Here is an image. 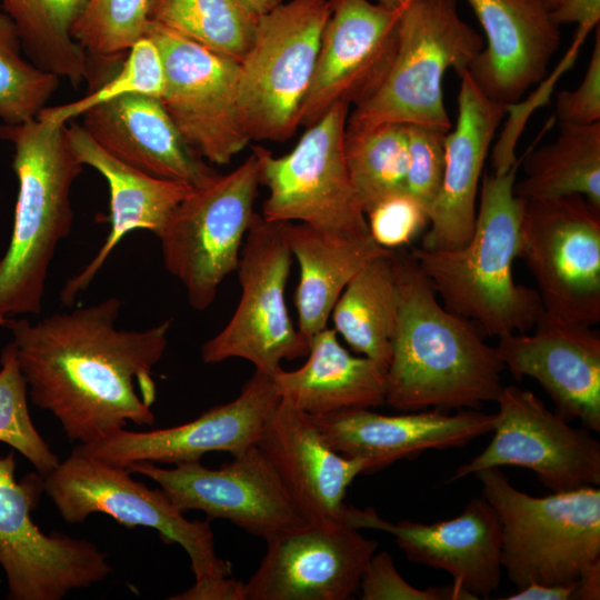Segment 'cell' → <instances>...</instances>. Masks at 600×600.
Here are the masks:
<instances>
[{
	"mask_svg": "<svg viewBox=\"0 0 600 600\" xmlns=\"http://www.w3.org/2000/svg\"><path fill=\"white\" fill-rule=\"evenodd\" d=\"M121 300L58 312L36 322L9 321L28 396L88 444L129 422L153 426L152 370L168 346L172 319L143 330L116 326Z\"/></svg>",
	"mask_w": 600,
	"mask_h": 600,
	"instance_id": "1",
	"label": "cell"
},
{
	"mask_svg": "<svg viewBox=\"0 0 600 600\" xmlns=\"http://www.w3.org/2000/svg\"><path fill=\"white\" fill-rule=\"evenodd\" d=\"M400 303L386 404L400 411L478 409L496 401L504 369L474 323L448 310L411 253L394 250Z\"/></svg>",
	"mask_w": 600,
	"mask_h": 600,
	"instance_id": "2",
	"label": "cell"
},
{
	"mask_svg": "<svg viewBox=\"0 0 600 600\" xmlns=\"http://www.w3.org/2000/svg\"><path fill=\"white\" fill-rule=\"evenodd\" d=\"M521 158L504 172L483 173L474 230L450 250L412 248L410 253L442 304L490 337L530 331L543 307L536 289L517 283L521 200L514 183Z\"/></svg>",
	"mask_w": 600,
	"mask_h": 600,
	"instance_id": "3",
	"label": "cell"
},
{
	"mask_svg": "<svg viewBox=\"0 0 600 600\" xmlns=\"http://www.w3.org/2000/svg\"><path fill=\"white\" fill-rule=\"evenodd\" d=\"M66 126L36 118L0 126V138L13 148L11 168L18 181L13 227L0 259V326L10 316L38 314L49 268L72 227L71 188L83 170Z\"/></svg>",
	"mask_w": 600,
	"mask_h": 600,
	"instance_id": "4",
	"label": "cell"
},
{
	"mask_svg": "<svg viewBox=\"0 0 600 600\" xmlns=\"http://www.w3.org/2000/svg\"><path fill=\"white\" fill-rule=\"evenodd\" d=\"M43 490L68 523L103 513L127 528L157 530L164 543L184 549L194 576L191 587L170 600H243V583L231 577V563L216 553L208 521L188 520L159 488L76 449L44 476Z\"/></svg>",
	"mask_w": 600,
	"mask_h": 600,
	"instance_id": "5",
	"label": "cell"
},
{
	"mask_svg": "<svg viewBox=\"0 0 600 600\" xmlns=\"http://www.w3.org/2000/svg\"><path fill=\"white\" fill-rule=\"evenodd\" d=\"M480 33L459 16L456 0H409L402 6L398 49L378 90L348 116V130L387 123L449 132L443 100L449 69L460 77L482 50Z\"/></svg>",
	"mask_w": 600,
	"mask_h": 600,
	"instance_id": "6",
	"label": "cell"
},
{
	"mask_svg": "<svg viewBox=\"0 0 600 600\" xmlns=\"http://www.w3.org/2000/svg\"><path fill=\"white\" fill-rule=\"evenodd\" d=\"M502 528L501 566L518 589L571 584L600 561V489L546 497L516 489L499 468L476 473Z\"/></svg>",
	"mask_w": 600,
	"mask_h": 600,
	"instance_id": "7",
	"label": "cell"
},
{
	"mask_svg": "<svg viewBox=\"0 0 600 600\" xmlns=\"http://www.w3.org/2000/svg\"><path fill=\"white\" fill-rule=\"evenodd\" d=\"M330 14L329 0H288L258 18L239 62L237 106L250 140L286 141L300 127Z\"/></svg>",
	"mask_w": 600,
	"mask_h": 600,
	"instance_id": "8",
	"label": "cell"
},
{
	"mask_svg": "<svg viewBox=\"0 0 600 600\" xmlns=\"http://www.w3.org/2000/svg\"><path fill=\"white\" fill-rule=\"evenodd\" d=\"M259 186V161L251 151L231 172L193 188L158 236L164 267L194 310H206L237 270Z\"/></svg>",
	"mask_w": 600,
	"mask_h": 600,
	"instance_id": "9",
	"label": "cell"
},
{
	"mask_svg": "<svg viewBox=\"0 0 600 600\" xmlns=\"http://www.w3.org/2000/svg\"><path fill=\"white\" fill-rule=\"evenodd\" d=\"M349 108L332 107L284 156L252 148L260 184L269 191L260 213L266 220L302 222L338 236H370L343 153Z\"/></svg>",
	"mask_w": 600,
	"mask_h": 600,
	"instance_id": "10",
	"label": "cell"
},
{
	"mask_svg": "<svg viewBox=\"0 0 600 600\" xmlns=\"http://www.w3.org/2000/svg\"><path fill=\"white\" fill-rule=\"evenodd\" d=\"M519 251L543 311L587 326L600 321V209L581 194L520 199Z\"/></svg>",
	"mask_w": 600,
	"mask_h": 600,
	"instance_id": "11",
	"label": "cell"
},
{
	"mask_svg": "<svg viewBox=\"0 0 600 600\" xmlns=\"http://www.w3.org/2000/svg\"><path fill=\"white\" fill-rule=\"evenodd\" d=\"M291 262L281 222L254 212L236 270L240 300L223 329L202 344L204 363L240 358L272 377L283 360L308 354L309 342L294 327L286 303Z\"/></svg>",
	"mask_w": 600,
	"mask_h": 600,
	"instance_id": "12",
	"label": "cell"
},
{
	"mask_svg": "<svg viewBox=\"0 0 600 600\" xmlns=\"http://www.w3.org/2000/svg\"><path fill=\"white\" fill-rule=\"evenodd\" d=\"M43 481L16 478L13 452L0 458V567L11 600H60L104 580L112 567L93 542L43 532L32 520Z\"/></svg>",
	"mask_w": 600,
	"mask_h": 600,
	"instance_id": "13",
	"label": "cell"
},
{
	"mask_svg": "<svg viewBox=\"0 0 600 600\" xmlns=\"http://www.w3.org/2000/svg\"><path fill=\"white\" fill-rule=\"evenodd\" d=\"M496 402L492 440L450 481L513 466L533 471L551 492L599 487L600 442L589 429L571 427L533 392L516 386H503Z\"/></svg>",
	"mask_w": 600,
	"mask_h": 600,
	"instance_id": "14",
	"label": "cell"
},
{
	"mask_svg": "<svg viewBox=\"0 0 600 600\" xmlns=\"http://www.w3.org/2000/svg\"><path fill=\"white\" fill-rule=\"evenodd\" d=\"M146 36L163 60L160 101L183 139L208 163L231 162L251 141L238 116L239 62L152 22Z\"/></svg>",
	"mask_w": 600,
	"mask_h": 600,
	"instance_id": "15",
	"label": "cell"
},
{
	"mask_svg": "<svg viewBox=\"0 0 600 600\" xmlns=\"http://www.w3.org/2000/svg\"><path fill=\"white\" fill-rule=\"evenodd\" d=\"M127 469L154 481L183 512L200 510L266 541L306 522L257 444L217 469L200 461L171 468L137 462Z\"/></svg>",
	"mask_w": 600,
	"mask_h": 600,
	"instance_id": "16",
	"label": "cell"
},
{
	"mask_svg": "<svg viewBox=\"0 0 600 600\" xmlns=\"http://www.w3.org/2000/svg\"><path fill=\"white\" fill-rule=\"evenodd\" d=\"M266 542L246 600H348L378 548L344 520L306 521Z\"/></svg>",
	"mask_w": 600,
	"mask_h": 600,
	"instance_id": "17",
	"label": "cell"
},
{
	"mask_svg": "<svg viewBox=\"0 0 600 600\" xmlns=\"http://www.w3.org/2000/svg\"><path fill=\"white\" fill-rule=\"evenodd\" d=\"M312 79L299 123L308 128L332 107H354L381 86L398 49L400 8L370 0H329Z\"/></svg>",
	"mask_w": 600,
	"mask_h": 600,
	"instance_id": "18",
	"label": "cell"
},
{
	"mask_svg": "<svg viewBox=\"0 0 600 600\" xmlns=\"http://www.w3.org/2000/svg\"><path fill=\"white\" fill-rule=\"evenodd\" d=\"M279 401L272 377L254 370L237 398L187 423L148 431L121 428L74 449L122 468L137 462H198L211 452L237 456L257 444Z\"/></svg>",
	"mask_w": 600,
	"mask_h": 600,
	"instance_id": "19",
	"label": "cell"
},
{
	"mask_svg": "<svg viewBox=\"0 0 600 600\" xmlns=\"http://www.w3.org/2000/svg\"><path fill=\"white\" fill-rule=\"evenodd\" d=\"M342 519L357 529H374L394 537L413 563L448 572L453 583L477 599H488L501 580L502 528L492 506L472 498L457 517L433 523L389 522L373 508L347 506Z\"/></svg>",
	"mask_w": 600,
	"mask_h": 600,
	"instance_id": "20",
	"label": "cell"
},
{
	"mask_svg": "<svg viewBox=\"0 0 600 600\" xmlns=\"http://www.w3.org/2000/svg\"><path fill=\"white\" fill-rule=\"evenodd\" d=\"M533 332L498 338L504 368L521 380L534 379L552 399L556 413L600 431V336L590 326L543 311Z\"/></svg>",
	"mask_w": 600,
	"mask_h": 600,
	"instance_id": "21",
	"label": "cell"
},
{
	"mask_svg": "<svg viewBox=\"0 0 600 600\" xmlns=\"http://www.w3.org/2000/svg\"><path fill=\"white\" fill-rule=\"evenodd\" d=\"M484 32V46L468 67L478 88L506 107L548 72L561 31L547 0H467Z\"/></svg>",
	"mask_w": 600,
	"mask_h": 600,
	"instance_id": "22",
	"label": "cell"
},
{
	"mask_svg": "<svg viewBox=\"0 0 600 600\" xmlns=\"http://www.w3.org/2000/svg\"><path fill=\"white\" fill-rule=\"evenodd\" d=\"M257 446L306 521L343 520L348 487L369 473L366 460L337 452L310 414L281 398Z\"/></svg>",
	"mask_w": 600,
	"mask_h": 600,
	"instance_id": "23",
	"label": "cell"
},
{
	"mask_svg": "<svg viewBox=\"0 0 600 600\" xmlns=\"http://www.w3.org/2000/svg\"><path fill=\"white\" fill-rule=\"evenodd\" d=\"M459 78L458 117L444 138L443 178L421 239L424 250L457 249L470 240L484 162L509 110L488 98L467 70Z\"/></svg>",
	"mask_w": 600,
	"mask_h": 600,
	"instance_id": "24",
	"label": "cell"
},
{
	"mask_svg": "<svg viewBox=\"0 0 600 600\" xmlns=\"http://www.w3.org/2000/svg\"><path fill=\"white\" fill-rule=\"evenodd\" d=\"M311 417L337 452L366 460L369 473L429 449L463 447L492 432L494 420L493 413L478 409L453 414L433 409L389 416L361 408Z\"/></svg>",
	"mask_w": 600,
	"mask_h": 600,
	"instance_id": "25",
	"label": "cell"
},
{
	"mask_svg": "<svg viewBox=\"0 0 600 600\" xmlns=\"http://www.w3.org/2000/svg\"><path fill=\"white\" fill-rule=\"evenodd\" d=\"M108 153L150 176L200 187L218 172L181 136L158 98L130 94L81 116Z\"/></svg>",
	"mask_w": 600,
	"mask_h": 600,
	"instance_id": "26",
	"label": "cell"
},
{
	"mask_svg": "<svg viewBox=\"0 0 600 600\" xmlns=\"http://www.w3.org/2000/svg\"><path fill=\"white\" fill-rule=\"evenodd\" d=\"M66 134L79 161L106 179L110 194V230L104 242L91 261L64 283L60 293L63 304L73 306L128 233L146 230L158 237L193 187L150 176L122 162L103 150L81 124L71 122L66 126Z\"/></svg>",
	"mask_w": 600,
	"mask_h": 600,
	"instance_id": "27",
	"label": "cell"
},
{
	"mask_svg": "<svg viewBox=\"0 0 600 600\" xmlns=\"http://www.w3.org/2000/svg\"><path fill=\"white\" fill-rule=\"evenodd\" d=\"M307 361L272 376L281 399L310 416L386 403L387 369L364 356L351 354L328 327L309 343Z\"/></svg>",
	"mask_w": 600,
	"mask_h": 600,
	"instance_id": "28",
	"label": "cell"
},
{
	"mask_svg": "<svg viewBox=\"0 0 600 600\" xmlns=\"http://www.w3.org/2000/svg\"><path fill=\"white\" fill-rule=\"evenodd\" d=\"M281 224L300 268L294 292L297 328L310 343L316 333L328 327L332 309L349 281L387 250L370 236H338L302 222L281 221Z\"/></svg>",
	"mask_w": 600,
	"mask_h": 600,
	"instance_id": "29",
	"label": "cell"
},
{
	"mask_svg": "<svg viewBox=\"0 0 600 600\" xmlns=\"http://www.w3.org/2000/svg\"><path fill=\"white\" fill-rule=\"evenodd\" d=\"M400 303L393 251L366 263L336 302L333 329L349 347L388 369Z\"/></svg>",
	"mask_w": 600,
	"mask_h": 600,
	"instance_id": "30",
	"label": "cell"
},
{
	"mask_svg": "<svg viewBox=\"0 0 600 600\" xmlns=\"http://www.w3.org/2000/svg\"><path fill=\"white\" fill-rule=\"evenodd\" d=\"M556 139L522 156L524 179L514 183L520 199L581 194L600 209V121L558 122Z\"/></svg>",
	"mask_w": 600,
	"mask_h": 600,
	"instance_id": "31",
	"label": "cell"
},
{
	"mask_svg": "<svg viewBox=\"0 0 600 600\" xmlns=\"http://www.w3.org/2000/svg\"><path fill=\"white\" fill-rule=\"evenodd\" d=\"M87 0H0L16 27L22 51L38 68L78 88L92 82V64L72 36Z\"/></svg>",
	"mask_w": 600,
	"mask_h": 600,
	"instance_id": "32",
	"label": "cell"
},
{
	"mask_svg": "<svg viewBox=\"0 0 600 600\" xmlns=\"http://www.w3.org/2000/svg\"><path fill=\"white\" fill-rule=\"evenodd\" d=\"M258 18L239 0H151L149 22L240 62Z\"/></svg>",
	"mask_w": 600,
	"mask_h": 600,
	"instance_id": "33",
	"label": "cell"
},
{
	"mask_svg": "<svg viewBox=\"0 0 600 600\" xmlns=\"http://www.w3.org/2000/svg\"><path fill=\"white\" fill-rule=\"evenodd\" d=\"M343 153L364 213L382 199L406 191V124L387 123L366 130L346 128Z\"/></svg>",
	"mask_w": 600,
	"mask_h": 600,
	"instance_id": "34",
	"label": "cell"
},
{
	"mask_svg": "<svg viewBox=\"0 0 600 600\" xmlns=\"http://www.w3.org/2000/svg\"><path fill=\"white\" fill-rule=\"evenodd\" d=\"M151 0H87L72 36L96 71L119 66L130 48L146 36ZM94 77V74H93ZM96 80V77H94ZM99 80V73H98Z\"/></svg>",
	"mask_w": 600,
	"mask_h": 600,
	"instance_id": "35",
	"label": "cell"
},
{
	"mask_svg": "<svg viewBox=\"0 0 600 600\" xmlns=\"http://www.w3.org/2000/svg\"><path fill=\"white\" fill-rule=\"evenodd\" d=\"M163 88L164 66L160 50L151 38L144 36L130 48L119 67L93 87L91 92L69 103L46 107L38 118L67 124L88 110L121 97L143 94L160 100Z\"/></svg>",
	"mask_w": 600,
	"mask_h": 600,
	"instance_id": "36",
	"label": "cell"
},
{
	"mask_svg": "<svg viewBox=\"0 0 600 600\" xmlns=\"http://www.w3.org/2000/svg\"><path fill=\"white\" fill-rule=\"evenodd\" d=\"M10 18L0 12V120L20 124L33 120L59 88L60 78L22 57Z\"/></svg>",
	"mask_w": 600,
	"mask_h": 600,
	"instance_id": "37",
	"label": "cell"
},
{
	"mask_svg": "<svg viewBox=\"0 0 600 600\" xmlns=\"http://www.w3.org/2000/svg\"><path fill=\"white\" fill-rule=\"evenodd\" d=\"M0 364V442L12 447L46 476L60 460L32 422L27 382L12 342L3 349Z\"/></svg>",
	"mask_w": 600,
	"mask_h": 600,
	"instance_id": "38",
	"label": "cell"
},
{
	"mask_svg": "<svg viewBox=\"0 0 600 600\" xmlns=\"http://www.w3.org/2000/svg\"><path fill=\"white\" fill-rule=\"evenodd\" d=\"M406 191L429 212L441 187L444 171V132L408 124Z\"/></svg>",
	"mask_w": 600,
	"mask_h": 600,
	"instance_id": "39",
	"label": "cell"
},
{
	"mask_svg": "<svg viewBox=\"0 0 600 600\" xmlns=\"http://www.w3.org/2000/svg\"><path fill=\"white\" fill-rule=\"evenodd\" d=\"M366 218L370 237L390 251L409 246L430 221L428 210L407 191L382 199Z\"/></svg>",
	"mask_w": 600,
	"mask_h": 600,
	"instance_id": "40",
	"label": "cell"
},
{
	"mask_svg": "<svg viewBox=\"0 0 600 600\" xmlns=\"http://www.w3.org/2000/svg\"><path fill=\"white\" fill-rule=\"evenodd\" d=\"M362 600H478L453 582L442 587L418 589L398 572L387 551L374 552L369 559L359 584Z\"/></svg>",
	"mask_w": 600,
	"mask_h": 600,
	"instance_id": "41",
	"label": "cell"
},
{
	"mask_svg": "<svg viewBox=\"0 0 600 600\" xmlns=\"http://www.w3.org/2000/svg\"><path fill=\"white\" fill-rule=\"evenodd\" d=\"M596 31L590 61L579 87L574 90H562L557 93L554 117L558 122L591 124L600 121L599 26Z\"/></svg>",
	"mask_w": 600,
	"mask_h": 600,
	"instance_id": "42",
	"label": "cell"
},
{
	"mask_svg": "<svg viewBox=\"0 0 600 600\" xmlns=\"http://www.w3.org/2000/svg\"><path fill=\"white\" fill-rule=\"evenodd\" d=\"M551 17L558 26L577 24L576 38L584 40L599 26L600 0H560Z\"/></svg>",
	"mask_w": 600,
	"mask_h": 600,
	"instance_id": "43",
	"label": "cell"
},
{
	"mask_svg": "<svg viewBox=\"0 0 600 600\" xmlns=\"http://www.w3.org/2000/svg\"><path fill=\"white\" fill-rule=\"evenodd\" d=\"M578 581L571 584H543L530 582L518 589L517 592L504 597V600H570L577 588Z\"/></svg>",
	"mask_w": 600,
	"mask_h": 600,
	"instance_id": "44",
	"label": "cell"
},
{
	"mask_svg": "<svg viewBox=\"0 0 600 600\" xmlns=\"http://www.w3.org/2000/svg\"><path fill=\"white\" fill-rule=\"evenodd\" d=\"M573 599H600V561L592 564L580 576Z\"/></svg>",
	"mask_w": 600,
	"mask_h": 600,
	"instance_id": "45",
	"label": "cell"
},
{
	"mask_svg": "<svg viewBox=\"0 0 600 600\" xmlns=\"http://www.w3.org/2000/svg\"><path fill=\"white\" fill-rule=\"evenodd\" d=\"M254 17L269 12L284 0H239Z\"/></svg>",
	"mask_w": 600,
	"mask_h": 600,
	"instance_id": "46",
	"label": "cell"
},
{
	"mask_svg": "<svg viewBox=\"0 0 600 600\" xmlns=\"http://www.w3.org/2000/svg\"><path fill=\"white\" fill-rule=\"evenodd\" d=\"M408 1L409 0H376V2L390 7V8H400Z\"/></svg>",
	"mask_w": 600,
	"mask_h": 600,
	"instance_id": "47",
	"label": "cell"
},
{
	"mask_svg": "<svg viewBox=\"0 0 600 600\" xmlns=\"http://www.w3.org/2000/svg\"><path fill=\"white\" fill-rule=\"evenodd\" d=\"M547 1L551 6V8L553 9L559 3L560 0H547Z\"/></svg>",
	"mask_w": 600,
	"mask_h": 600,
	"instance_id": "48",
	"label": "cell"
}]
</instances>
